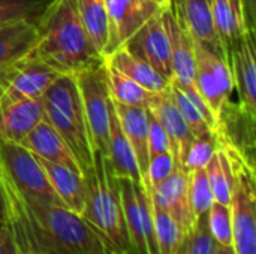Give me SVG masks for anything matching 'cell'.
Masks as SVG:
<instances>
[{
	"label": "cell",
	"instance_id": "6da1fadb",
	"mask_svg": "<svg viewBox=\"0 0 256 254\" xmlns=\"http://www.w3.org/2000/svg\"><path fill=\"white\" fill-rule=\"evenodd\" d=\"M0 190L3 225L20 254H108L104 241L81 216L21 195L2 171Z\"/></svg>",
	"mask_w": 256,
	"mask_h": 254
},
{
	"label": "cell",
	"instance_id": "7a4b0ae2",
	"mask_svg": "<svg viewBox=\"0 0 256 254\" xmlns=\"http://www.w3.org/2000/svg\"><path fill=\"white\" fill-rule=\"evenodd\" d=\"M36 28L34 51L57 72L75 75L104 63L81 24L75 0H51Z\"/></svg>",
	"mask_w": 256,
	"mask_h": 254
},
{
	"label": "cell",
	"instance_id": "3957f363",
	"mask_svg": "<svg viewBox=\"0 0 256 254\" xmlns=\"http://www.w3.org/2000/svg\"><path fill=\"white\" fill-rule=\"evenodd\" d=\"M86 189L84 222L114 253L130 254L120 201L118 178L108 157L94 151L93 165L81 172Z\"/></svg>",
	"mask_w": 256,
	"mask_h": 254
},
{
	"label": "cell",
	"instance_id": "277c9868",
	"mask_svg": "<svg viewBox=\"0 0 256 254\" xmlns=\"http://www.w3.org/2000/svg\"><path fill=\"white\" fill-rule=\"evenodd\" d=\"M219 145V144H218ZM231 165V223L234 254H256V192L255 166L232 145H219Z\"/></svg>",
	"mask_w": 256,
	"mask_h": 254
},
{
	"label": "cell",
	"instance_id": "5b68a950",
	"mask_svg": "<svg viewBox=\"0 0 256 254\" xmlns=\"http://www.w3.org/2000/svg\"><path fill=\"white\" fill-rule=\"evenodd\" d=\"M195 54V79L194 85L204 102L208 105L218 123L216 139L224 135V130L236 112V103L231 102L234 93V78L230 63L204 48L194 40Z\"/></svg>",
	"mask_w": 256,
	"mask_h": 254
},
{
	"label": "cell",
	"instance_id": "8992f818",
	"mask_svg": "<svg viewBox=\"0 0 256 254\" xmlns=\"http://www.w3.org/2000/svg\"><path fill=\"white\" fill-rule=\"evenodd\" d=\"M0 171L21 195L44 204L64 207L51 187L38 157L21 144L0 139Z\"/></svg>",
	"mask_w": 256,
	"mask_h": 254
},
{
	"label": "cell",
	"instance_id": "52a82bcc",
	"mask_svg": "<svg viewBox=\"0 0 256 254\" xmlns=\"http://www.w3.org/2000/svg\"><path fill=\"white\" fill-rule=\"evenodd\" d=\"M74 76L80 88L93 150L106 157L110 139L111 96L106 85L104 63L98 67L78 72Z\"/></svg>",
	"mask_w": 256,
	"mask_h": 254
},
{
	"label": "cell",
	"instance_id": "ba28073f",
	"mask_svg": "<svg viewBox=\"0 0 256 254\" xmlns=\"http://www.w3.org/2000/svg\"><path fill=\"white\" fill-rule=\"evenodd\" d=\"M58 75L33 49L0 69V100L42 99Z\"/></svg>",
	"mask_w": 256,
	"mask_h": 254
},
{
	"label": "cell",
	"instance_id": "9c48e42d",
	"mask_svg": "<svg viewBox=\"0 0 256 254\" xmlns=\"http://www.w3.org/2000/svg\"><path fill=\"white\" fill-rule=\"evenodd\" d=\"M255 34L246 31L230 52V66L237 91V115L250 127L256 123V57Z\"/></svg>",
	"mask_w": 256,
	"mask_h": 254
},
{
	"label": "cell",
	"instance_id": "30bf717a",
	"mask_svg": "<svg viewBox=\"0 0 256 254\" xmlns=\"http://www.w3.org/2000/svg\"><path fill=\"white\" fill-rule=\"evenodd\" d=\"M124 45L132 54L144 60L158 73H160L165 79L171 82L172 66H171L170 42H168L160 10H158L153 16H150Z\"/></svg>",
	"mask_w": 256,
	"mask_h": 254
},
{
	"label": "cell",
	"instance_id": "8fae6325",
	"mask_svg": "<svg viewBox=\"0 0 256 254\" xmlns=\"http://www.w3.org/2000/svg\"><path fill=\"white\" fill-rule=\"evenodd\" d=\"M110 19V42L104 57L124 45L162 7L152 0H104Z\"/></svg>",
	"mask_w": 256,
	"mask_h": 254
},
{
	"label": "cell",
	"instance_id": "7c38bea8",
	"mask_svg": "<svg viewBox=\"0 0 256 254\" xmlns=\"http://www.w3.org/2000/svg\"><path fill=\"white\" fill-rule=\"evenodd\" d=\"M146 108L154 115V118L164 127L171 144V153L174 156L176 165L177 168L184 171V160L195 136L184 123L170 91V87L165 91L153 93Z\"/></svg>",
	"mask_w": 256,
	"mask_h": 254
},
{
	"label": "cell",
	"instance_id": "4fadbf2b",
	"mask_svg": "<svg viewBox=\"0 0 256 254\" xmlns=\"http://www.w3.org/2000/svg\"><path fill=\"white\" fill-rule=\"evenodd\" d=\"M162 21L170 42L171 52V66H172V79L180 87L194 85L195 79V54H194V40L188 30L183 27L178 19L171 1L160 9Z\"/></svg>",
	"mask_w": 256,
	"mask_h": 254
},
{
	"label": "cell",
	"instance_id": "5bb4252c",
	"mask_svg": "<svg viewBox=\"0 0 256 254\" xmlns=\"http://www.w3.org/2000/svg\"><path fill=\"white\" fill-rule=\"evenodd\" d=\"M150 196L154 204H158L174 219L183 235L195 228L196 219L190 208L189 174L186 171L176 168L166 180L150 189Z\"/></svg>",
	"mask_w": 256,
	"mask_h": 254
},
{
	"label": "cell",
	"instance_id": "9a60e30c",
	"mask_svg": "<svg viewBox=\"0 0 256 254\" xmlns=\"http://www.w3.org/2000/svg\"><path fill=\"white\" fill-rule=\"evenodd\" d=\"M171 4L192 40L226 60L214 30L212 0H171Z\"/></svg>",
	"mask_w": 256,
	"mask_h": 254
},
{
	"label": "cell",
	"instance_id": "2e32d148",
	"mask_svg": "<svg viewBox=\"0 0 256 254\" xmlns=\"http://www.w3.org/2000/svg\"><path fill=\"white\" fill-rule=\"evenodd\" d=\"M45 120L42 99L0 100V139L21 144V141Z\"/></svg>",
	"mask_w": 256,
	"mask_h": 254
},
{
	"label": "cell",
	"instance_id": "e0dca14e",
	"mask_svg": "<svg viewBox=\"0 0 256 254\" xmlns=\"http://www.w3.org/2000/svg\"><path fill=\"white\" fill-rule=\"evenodd\" d=\"M112 105H114V111L117 114L118 123L122 126V130L134 150V154H135V159H136V163L140 168V174L142 178V184L146 187L147 186V169H148V163H150L147 108L129 106V105L116 103V102H112Z\"/></svg>",
	"mask_w": 256,
	"mask_h": 254
},
{
	"label": "cell",
	"instance_id": "ac0fdd59",
	"mask_svg": "<svg viewBox=\"0 0 256 254\" xmlns=\"http://www.w3.org/2000/svg\"><path fill=\"white\" fill-rule=\"evenodd\" d=\"M21 145L26 147L32 154H34L39 159H44L57 165H63L81 174L74 154L70 153V150L68 148L62 136L57 133V130L46 120L40 121L21 141Z\"/></svg>",
	"mask_w": 256,
	"mask_h": 254
},
{
	"label": "cell",
	"instance_id": "d6986e66",
	"mask_svg": "<svg viewBox=\"0 0 256 254\" xmlns=\"http://www.w3.org/2000/svg\"><path fill=\"white\" fill-rule=\"evenodd\" d=\"M38 160L62 204L75 214L82 216L86 208V189L82 175L63 165H57L39 157Z\"/></svg>",
	"mask_w": 256,
	"mask_h": 254
},
{
	"label": "cell",
	"instance_id": "ffe728a7",
	"mask_svg": "<svg viewBox=\"0 0 256 254\" xmlns=\"http://www.w3.org/2000/svg\"><path fill=\"white\" fill-rule=\"evenodd\" d=\"M104 61L118 72L124 73L135 82H138L141 87L148 90L150 93H160L168 90L170 81L165 79L160 73H158L150 64H147L144 60L132 54L126 45H122L116 48L112 52L106 54L104 57Z\"/></svg>",
	"mask_w": 256,
	"mask_h": 254
},
{
	"label": "cell",
	"instance_id": "44dd1931",
	"mask_svg": "<svg viewBox=\"0 0 256 254\" xmlns=\"http://www.w3.org/2000/svg\"><path fill=\"white\" fill-rule=\"evenodd\" d=\"M213 22L225 57L230 63V52L248 31L240 0H212Z\"/></svg>",
	"mask_w": 256,
	"mask_h": 254
},
{
	"label": "cell",
	"instance_id": "7402d4cb",
	"mask_svg": "<svg viewBox=\"0 0 256 254\" xmlns=\"http://www.w3.org/2000/svg\"><path fill=\"white\" fill-rule=\"evenodd\" d=\"M106 157L117 178H129L136 184H142V178L140 174V168L134 150L122 130L117 114L114 111L112 100H111V112H110V139H108Z\"/></svg>",
	"mask_w": 256,
	"mask_h": 254
},
{
	"label": "cell",
	"instance_id": "603a6c76",
	"mask_svg": "<svg viewBox=\"0 0 256 254\" xmlns=\"http://www.w3.org/2000/svg\"><path fill=\"white\" fill-rule=\"evenodd\" d=\"M118 189H120V201H122L126 234L130 246V254H148L146 237H144L141 210L135 195L134 181L129 178H118Z\"/></svg>",
	"mask_w": 256,
	"mask_h": 254
},
{
	"label": "cell",
	"instance_id": "cb8c5ba5",
	"mask_svg": "<svg viewBox=\"0 0 256 254\" xmlns=\"http://www.w3.org/2000/svg\"><path fill=\"white\" fill-rule=\"evenodd\" d=\"M36 42V24L22 21L0 27V69L33 51Z\"/></svg>",
	"mask_w": 256,
	"mask_h": 254
},
{
	"label": "cell",
	"instance_id": "d4e9b609",
	"mask_svg": "<svg viewBox=\"0 0 256 254\" xmlns=\"http://www.w3.org/2000/svg\"><path fill=\"white\" fill-rule=\"evenodd\" d=\"M81 24L94 46L104 57L110 42V19L104 0H75Z\"/></svg>",
	"mask_w": 256,
	"mask_h": 254
},
{
	"label": "cell",
	"instance_id": "484cf974",
	"mask_svg": "<svg viewBox=\"0 0 256 254\" xmlns=\"http://www.w3.org/2000/svg\"><path fill=\"white\" fill-rule=\"evenodd\" d=\"M104 67H105L108 91L112 102L129 105V106H144V108L147 106L153 93H150L148 90H146L138 82H135L124 73L118 72L112 66L106 64L105 61H104Z\"/></svg>",
	"mask_w": 256,
	"mask_h": 254
},
{
	"label": "cell",
	"instance_id": "4316f807",
	"mask_svg": "<svg viewBox=\"0 0 256 254\" xmlns=\"http://www.w3.org/2000/svg\"><path fill=\"white\" fill-rule=\"evenodd\" d=\"M208 184L212 187L214 201L230 207L231 201V187H232V172L230 160L225 151L218 145L216 154L204 168Z\"/></svg>",
	"mask_w": 256,
	"mask_h": 254
},
{
	"label": "cell",
	"instance_id": "83f0119b",
	"mask_svg": "<svg viewBox=\"0 0 256 254\" xmlns=\"http://www.w3.org/2000/svg\"><path fill=\"white\" fill-rule=\"evenodd\" d=\"M50 3L51 0H0V27L22 21L38 24Z\"/></svg>",
	"mask_w": 256,
	"mask_h": 254
},
{
	"label": "cell",
	"instance_id": "f1b7e54d",
	"mask_svg": "<svg viewBox=\"0 0 256 254\" xmlns=\"http://www.w3.org/2000/svg\"><path fill=\"white\" fill-rule=\"evenodd\" d=\"M170 91L174 97V102H176L184 123L188 124L189 130L192 132V135L196 139H216L212 127L204 120V117L201 115L198 108L188 97V94L174 82H170Z\"/></svg>",
	"mask_w": 256,
	"mask_h": 254
},
{
	"label": "cell",
	"instance_id": "f546056e",
	"mask_svg": "<svg viewBox=\"0 0 256 254\" xmlns=\"http://www.w3.org/2000/svg\"><path fill=\"white\" fill-rule=\"evenodd\" d=\"M153 204V220L156 231V243L159 254H176L183 238V234L174 219L162 210L158 204Z\"/></svg>",
	"mask_w": 256,
	"mask_h": 254
},
{
	"label": "cell",
	"instance_id": "4dcf8cb0",
	"mask_svg": "<svg viewBox=\"0 0 256 254\" xmlns=\"http://www.w3.org/2000/svg\"><path fill=\"white\" fill-rule=\"evenodd\" d=\"M216 243L208 231V213L196 219L195 228L184 234L176 254H213Z\"/></svg>",
	"mask_w": 256,
	"mask_h": 254
},
{
	"label": "cell",
	"instance_id": "1f68e13d",
	"mask_svg": "<svg viewBox=\"0 0 256 254\" xmlns=\"http://www.w3.org/2000/svg\"><path fill=\"white\" fill-rule=\"evenodd\" d=\"M189 201L195 219L207 214L214 202V196L204 169L189 172Z\"/></svg>",
	"mask_w": 256,
	"mask_h": 254
},
{
	"label": "cell",
	"instance_id": "d6a6232c",
	"mask_svg": "<svg viewBox=\"0 0 256 254\" xmlns=\"http://www.w3.org/2000/svg\"><path fill=\"white\" fill-rule=\"evenodd\" d=\"M208 231L216 246L232 249V223L228 205L213 202L208 210Z\"/></svg>",
	"mask_w": 256,
	"mask_h": 254
},
{
	"label": "cell",
	"instance_id": "836d02e7",
	"mask_svg": "<svg viewBox=\"0 0 256 254\" xmlns=\"http://www.w3.org/2000/svg\"><path fill=\"white\" fill-rule=\"evenodd\" d=\"M218 141L216 139H194L189 147L186 160H184V171L189 174L196 169H204L212 157L216 154Z\"/></svg>",
	"mask_w": 256,
	"mask_h": 254
},
{
	"label": "cell",
	"instance_id": "e575fe53",
	"mask_svg": "<svg viewBox=\"0 0 256 254\" xmlns=\"http://www.w3.org/2000/svg\"><path fill=\"white\" fill-rule=\"evenodd\" d=\"M176 168H177V165H176V160H174V156H172L171 151L153 157L150 160L148 169H147V186H146V190L150 192V189H153L158 184H160L164 180H166L176 171Z\"/></svg>",
	"mask_w": 256,
	"mask_h": 254
},
{
	"label": "cell",
	"instance_id": "d590c367",
	"mask_svg": "<svg viewBox=\"0 0 256 254\" xmlns=\"http://www.w3.org/2000/svg\"><path fill=\"white\" fill-rule=\"evenodd\" d=\"M147 117H148V157L152 160L159 154L170 153L171 144L164 127L148 109H147Z\"/></svg>",
	"mask_w": 256,
	"mask_h": 254
},
{
	"label": "cell",
	"instance_id": "8d00e7d4",
	"mask_svg": "<svg viewBox=\"0 0 256 254\" xmlns=\"http://www.w3.org/2000/svg\"><path fill=\"white\" fill-rule=\"evenodd\" d=\"M242 1V9H243V16H244V24L248 31L255 34L256 31V0H240Z\"/></svg>",
	"mask_w": 256,
	"mask_h": 254
},
{
	"label": "cell",
	"instance_id": "74e56055",
	"mask_svg": "<svg viewBox=\"0 0 256 254\" xmlns=\"http://www.w3.org/2000/svg\"><path fill=\"white\" fill-rule=\"evenodd\" d=\"M0 254H20L9 229L4 225L0 226Z\"/></svg>",
	"mask_w": 256,
	"mask_h": 254
},
{
	"label": "cell",
	"instance_id": "f35d334b",
	"mask_svg": "<svg viewBox=\"0 0 256 254\" xmlns=\"http://www.w3.org/2000/svg\"><path fill=\"white\" fill-rule=\"evenodd\" d=\"M213 254H234V250L231 247H220V246H216V250Z\"/></svg>",
	"mask_w": 256,
	"mask_h": 254
},
{
	"label": "cell",
	"instance_id": "ab89813d",
	"mask_svg": "<svg viewBox=\"0 0 256 254\" xmlns=\"http://www.w3.org/2000/svg\"><path fill=\"white\" fill-rule=\"evenodd\" d=\"M4 222V207H3V198H2V190H0V226Z\"/></svg>",
	"mask_w": 256,
	"mask_h": 254
},
{
	"label": "cell",
	"instance_id": "60d3db41",
	"mask_svg": "<svg viewBox=\"0 0 256 254\" xmlns=\"http://www.w3.org/2000/svg\"><path fill=\"white\" fill-rule=\"evenodd\" d=\"M152 1H154L156 4H159L160 7H164V6H166L171 0H152Z\"/></svg>",
	"mask_w": 256,
	"mask_h": 254
},
{
	"label": "cell",
	"instance_id": "b9f144b4",
	"mask_svg": "<svg viewBox=\"0 0 256 254\" xmlns=\"http://www.w3.org/2000/svg\"><path fill=\"white\" fill-rule=\"evenodd\" d=\"M108 254H124V253H114V252H110V250H108Z\"/></svg>",
	"mask_w": 256,
	"mask_h": 254
}]
</instances>
